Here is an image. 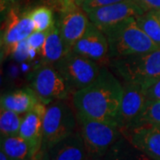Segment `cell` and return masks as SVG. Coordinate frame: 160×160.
I'll use <instances>...</instances> for the list:
<instances>
[{"mask_svg":"<svg viewBox=\"0 0 160 160\" xmlns=\"http://www.w3.org/2000/svg\"><path fill=\"white\" fill-rule=\"evenodd\" d=\"M123 92L124 87L118 78L102 67L93 83L73 93L72 102L77 113L118 126Z\"/></svg>","mask_w":160,"mask_h":160,"instance_id":"obj_1","label":"cell"},{"mask_svg":"<svg viewBox=\"0 0 160 160\" xmlns=\"http://www.w3.org/2000/svg\"><path fill=\"white\" fill-rule=\"evenodd\" d=\"M109 43V60L140 55L158 48L138 25L135 18H130L102 31Z\"/></svg>","mask_w":160,"mask_h":160,"instance_id":"obj_2","label":"cell"},{"mask_svg":"<svg viewBox=\"0 0 160 160\" xmlns=\"http://www.w3.org/2000/svg\"><path fill=\"white\" fill-rule=\"evenodd\" d=\"M109 64L125 83L144 86L160 78V49L145 54L111 59Z\"/></svg>","mask_w":160,"mask_h":160,"instance_id":"obj_3","label":"cell"},{"mask_svg":"<svg viewBox=\"0 0 160 160\" xmlns=\"http://www.w3.org/2000/svg\"><path fill=\"white\" fill-rule=\"evenodd\" d=\"M77 118L87 154L92 158L103 157L119 141L121 131L118 126L92 119L79 113H77Z\"/></svg>","mask_w":160,"mask_h":160,"instance_id":"obj_4","label":"cell"},{"mask_svg":"<svg viewBox=\"0 0 160 160\" xmlns=\"http://www.w3.org/2000/svg\"><path fill=\"white\" fill-rule=\"evenodd\" d=\"M77 126V116L67 103L58 101L47 105L43 121L44 151L74 133Z\"/></svg>","mask_w":160,"mask_h":160,"instance_id":"obj_5","label":"cell"},{"mask_svg":"<svg viewBox=\"0 0 160 160\" xmlns=\"http://www.w3.org/2000/svg\"><path fill=\"white\" fill-rule=\"evenodd\" d=\"M54 67L62 75L74 92L93 83L102 69L99 63L72 50L54 63Z\"/></svg>","mask_w":160,"mask_h":160,"instance_id":"obj_6","label":"cell"},{"mask_svg":"<svg viewBox=\"0 0 160 160\" xmlns=\"http://www.w3.org/2000/svg\"><path fill=\"white\" fill-rule=\"evenodd\" d=\"M31 86L40 102L45 105L64 101L70 93H74L62 75L49 64L36 69L32 75Z\"/></svg>","mask_w":160,"mask_h":160,"instance_id":"obj_7","label":"cell"},{"mask_svg":"<svg viewBox=\"0 0 160 160\" xmlns=\"http://www.w3.org/2000/svg\"><path fill=\"white\" fill-rule=\"evenodd\" d=\"M88 18L98 29L104 31L130 18H136L144 13L134 0H127L109 6H102L86 12Z\"/></svg>","mask_w":160,"mask_h":160,"instance_id":"obj_8","label":"cell"},{"mask_svg":"<svg viewBox=\"0 0 160 160\" xmlns=\"http://www.w3.org/2000/svg\"><path fill=\"white\" fill-rule=\"evenodd\" d=\"M117 125L121 133L133 128L148 102L142 86L125 83Z\"/></svg>","mask_w":160,"mask_h":160,"instance_id":"obj_9","label":"cell"},{"mask_svg":"<svg viewBox=\"0 0 160 160\" xmlns=\"http://www.w3.org/2000/svg\"><path fill=\"white\" fill-rule=\"evenodd\" d=\"M46 105L38 102L22 118L19 135L29 143L32 160H41L45 156L43 149V121Z\"/></svg>","mask_w":160,"mask_h":160,"instance_id":"obj_10","label":"cell"},{"mask_svg":"<svg viewBox=\"0 0 160 160\" xmlns=\"http://www.w3.org/2000/svg\"><path fill=\"white\" fill-rule=\"evenodd\" d=\"M89 24L87 13L75 1L61 11L58 26L63 41L69 49L72 50L73 46L86 33Z\"/></svg>","mask_w":160,"mask_h":160,"instance_id":"obj_11","label":"cell"},{"mask_svg":"<svg viewBox=\"0 0 160 160\" xmlns=\"http://www.w3.org/2000/svg\"><path fill=\"white\" fill-rule=\"evenodd\" d=\"M34 30L30 12H19L12 9L8 13L1 38V46L5 49V52L12 54L18 43L27 39Z\"/></svg>","mask_w":160,"mask_h":160,"instance_id":"obj_12","label":"cell"},{"mask_svg":"<svg viewBox=\"0 0 160 160\" xmlns=\"http://www.w3.org/2000/svg\"><path fill=\"white\" fill-rule=\"evenodd\" d=\"M72 51L96 62L102 67L109 61L107 38L101 29L92 22L84 36L73 46Z\"/></svg>","mask_w":160,"mask_h":160,"instance_id":"obj_13","label":"cell"},{"mask_svg":"<svg viewBox=\"0 0 160 160\" xmlns=\"http://www.w3.org/2000/svg\"><path fill=\"white\" fill-rule=\"evenodd\" d=\"M126 140L153 160H160V127L141 125L123 132Z\"/></svg>","mask_w":160,"mask_h":160,"instance_id":"obj_14","label":"cell"},{"mask_svg":"<svg viewBox=\"0 0 160 160\" xmlns=\"http://www.w3.org/2000/svg\"><path fill=\"white\" fill-rule=\"evenodd\" d=\"M48 160H86L88 157L80 132H75L47 150Z\"/></svg>","mask_w":160,"mask_h":160,"instance_id":"obj_15","label":"cell"},{"mask_svg":"<svg viewBox=\"0 0 160 160\" xmlns=\"http://www.w3.org/2000/svg\"><path fill=\"white\" fill-rule=\"evenodd\" d=\"M38 102L39 100L34 90L25 87L4 94L1 97V109L12 110L18 114H27Z\"/></svg>","mask_w":160,"mask_h":160,"instance_id":"obj_16","label":"cell"},{"mask_svg":"<svg viewBox=\"0 0 160 160\" xmlns=\"http://www.w3.org/2000/svg\"><path fill=\"white\" fill-rule=\"evenodd\" d=\"M71 50L65 45L60 33L59 26L54 24L48 31L46 42L40 52L46 63H56Z\"/></svg>","mask_w":160,"mask_h":160,"instance_id":"obj_17","label":"cell"},{"mask_svg":"<svg viewBox=\"0 0 160 160\" xmlns=\"http://www.w3.org/2000/svg\"><path fill=\"white\" fill-rule=\"evenodd\" d=\"M1 149L10 160L30 158L31 150L29 143L20 135L1 137Z\"/></svg>","mask_w":160,"mask_h":160,"instance_id":"obj_18","label":"cell"},{"mask_svg":"<svg viewBox=\"0 0 160 160\" xmlns=\"http://www.w3.org/2000/svg\"><path fill=\"white\" fill-rule=\"evenodd\" d=\"M104 156L109 160H153L129 142L124 144L119 141L115 143Z\"/></svg>","mask_w":160,"mask_h":160,"instance_id":"obj_19","label":"cell"},{"mask_svg":"<svg viewBox=\"0 0 160 160\" xmlns=\"http://www.w3.org/2000/svg\"><path fill=\"white\" fill-rule=\"evenodd\" d=\"M144 33L160 48V20L155 12H147L135 18Z\"/></svg>","mask_w":160,"mask_h":160,"instance_id":"obj_20","label":"cell"},{"mask_svg":"<svg viewBox=\"0 0 160 160\" xmlns=\"http://www.w3.org/2000/svg\"><path fill=\"white\" fill-rule=\"evenodd\" d=\"M22 118L14 111L1 109L0 114V131L1 137L19 135Z\"/></svg>","mask_w":160,"mask_h":160,"instance_id":"obj_21","label":"cell"},{"mask_svg":"<svg viewBox=\"0 0 160 160\" xmlns=\"http://www.w3.org/2000/svg\"><path fill=\"white\" fill-rule=\"evenodd\" d=\"M30 18L34 23L35 31H49L55 24L51 8L47 6H39L30 11Z\"/></svg>","mask_w":160,"mask_h":160,"instance_id":"obj_22","label":"cell"},{"mask_svg":"<svg viewBox=\"0 0 160 160\" xmlns=\"http://www.w3.org/2000/svg\"><path fill=\"white\" fill-rule=\"evenodd\" d=\"M141 125H149L160 127V101L147 102L135 126Z\"/></svg>","mask_w":160,"mask_h":160,"instance_id":"obj_23","label":"cell"},{"mask_svg":"<svg viewBox=\"0 0 160 160\" xmlns=\"http://www.w3.org/2000/svg\"><path fill=\"white\" fill-rule=\"evenodd\" d=\"M142 87L148 101H160V78Z\"/></svg>","mask_w":160,"mask_h":160,"instance_id":"obj_24","label":"cell"},{"mask_svg":"<svg viewBox=\"0 0 160 160\" xmlns=\"http://www.w3.org/2000/svg\"><path fill=\"white\" fill-rule=\"evenodd\" d=\"M47 34H48V31H46V32L34 31V32L27 38L29 46H30L31 48L35 49L36 51L41 52L43 46H44V44H45V42H46Z\"/></svg>","mask_w":160,"mask_h":160,"instance_id":"obj_25","label":"cell"},{"mask_svg":"<svg viewBox=\"0 0 160 160\" xmlns=\"http://www.w3.org/2000/svg\"><path fill=\"white\" fill-rule=\"evenodd\" d=\"M29 49L30 47L28 43V39L22 40L20 43H18L12 54L16 61L23 62L29 58Z\"/></svg>","mask_w":160,"mask_h":160,"instance_id":"obj_26","label":"cell"},{"mask_svg":"<svg viewBox=\"0 0 160 160\" xmlns=\"http://www.w3.org/2000/svg\"><path fill=\"white\" fill-rule=\"evenodd\" d=\"M124 1H127V0H85L80 6L86 12L90 11L94 8L109 6V5H113V4H117V3H121Z\"/></svg>","mask_w":160,"mask_h":160,"instance_id":"obj_27","label":"cell"},{"mask_svg":"<svg viewBox=\"0 0 160 160\" xmlns=\"http://www.w3.org/2000/svg\"><path fill=\"white\" fill-rule=\"evenodd\" d=\"M144 12L160 10V0H134Z\"/></svg>","mask_w":160,"mask_h":160,"instance_id":"obj_28","label":"cell"},{"mask_svg":"<svg viewBox=\"0 0 160 160\" xmlns=\"http://www.w3.org/2000/svg\"><path fill=\"white\" fill-rule=\"evenodd\" d=\"M46 1L50 3L52 6H54L56 9H58L59 11L61 12L68 6L69 3L73 2L75 0H46Z\"/></svg>","mask_w":160,"mask_h":160,"instance_id":"obj_29","label":"cell"},{"mask_svg":"<svg viewBox=\"0 0 160 160\" xmlns=\"http://www.w3.org/2000/svg\"><path fill=\"white\" fill-rule=\"evenodd\" d=\"M0 160H10L8 158V157L6 156V154L1 149V151H0Z\"/></svg>","mask_w":160,"mask_h":160,"instance_id":"obj_30","label":"cell"},{"mask_svg":"<svg viewBox=\"0 0 160 160\" xmlns=\"http://www.w3.org/2000/svg\"><path fill=\"white\" fill-rule=\"evenodd\" d=\"M92 160H109V159H108L105 156H103V157H99V158H92Z\"/></svg>","mask_w":160,"mask_h":160,"instance_id":"obj_31","label":"cell"},{"mask_svg":"<svg viewBox=\"0 0 160 160\" xmlns=\"http://www.w3.org/2000/svg\"><path fill=\"white\" fill-rule=\"evenodd\" d=\"M84 1H85V0H75V2H76L78 6H81V4H82Z\"/></svg>","mask_w":160,"mask_h":160,"instance_id":"obj_32","label":"cell"},{"mask_svg":"<svg viewBox=\"0 0 160 160\" xmlns=\"http://www.w3.org/2000/svg\"><path fill=\"white\" fill-rule=\"evenodd\" d=\"M156 12V14H157V16L158 17V19L160 20V10H158V11H157V12Z\"/></svg>","mask_w":160,"mask_h":160,"instance_id":"obj_33","label":"cell"},{"mask_svg":"<svg viewBox=\"0 0 160 160\" xmlns=\"http://www.w3.org/2000/svg\"><path fill=\"white\" fill-rule=\"evenodd\" d=\"M41 160H48V158H47V157H46V154H45V156L43 157V158H42Z\"/></svg>","mask_w":160,"mask_h":160,"instance_id":"obj_34","label":"cell"},{"mask_svg":"<svg viewBox=\"0 0 160 160\" xmlns=\"http://www.w3.org/2000/svg\"><path fill=\"white\" fill-rule=\"evenodd\" d=\"M86 160H92V158H90V157H89V156H88V157L86 158Z\"/></svg>","mask_w":160,"mask_h":160,"instance_id":"obj_35","label":"cell"},{"mask_svg":"<svg viewBox=\"0 0 160 160\" xmlns=\"http://www.w3.org/2000/svg\"><path fill=\"white\" fill-rule=\"evenodd\" d=\"M22 160H32L31 158H26V159H22Z\"/></svg>","mask_w":160,"mask_h":160,"instance_id":"obj_36","label":"cell"}]
</instances>
